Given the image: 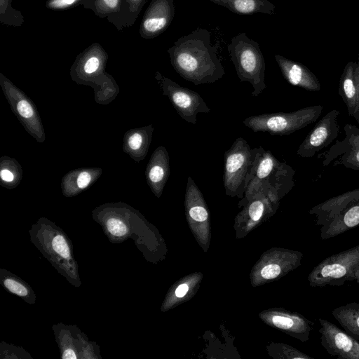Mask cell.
Segmentation results:
<instances>
[{
  "mask_svg": "<svg viewBox=\"0 0 359 359\" xmlns=\"http://www.w3.org/2000/svg\"><path fill=\"white\" fill-rule=\"evenodd\" d=\"M167 51L175 72L194 85L215 83L225 74L217 46L206 29L198 27L181 36Z\"/></svg>",
  "mask_w": 359,
  "mask_h": 359,
  "instance_id": "obj_1",
  "label": "cell"
},
{
  "mask_svg": "<svg viewBox=\"0 0 359 359\" xmlns=\"http://www.w3.org/2000/svg\"><path fill=\"white\" fill-rule=\"evenodd\" d=\"M345 137L335 144L320 156H324L323 165H327L336 157L339 158L334 165H342L347 168L359 170V128L350 123L344 127Z\"/></svg>",
  "mask_w": 359,
  "mask_h": 359,
  "instance_id": "obj_12",
  "label": "cell"
},
{
  "mask_svg": "<svg viewBox=\"0 0 359 359\" xmlns=\"http://www.w3.org/2000/svg\"><path fill=\"white\" fill-rule=\"evenodd\" d=\"M62 359L100 358V348L90 341L76 325L59 323L53 326Z\"/></svg>",
  "mask_w": 359,
  "mask_h": 359,
  "instance_id": "obj_9",
  "label": "cell"
},
{
  "mask_svg": "<svg viewBox=\"0 0 359 359\" xmlns=\"http://www.w3.org/2000/svg\"><path fill=\"white\" fill-rule=\"evenodd\" d=\"M252 164L245 181V196L250 198L265 189L287 194L294 185V170L262 147L252 149Z\"/></svg>",
  "mask_w": 359,
  "mask_h": 359,
  "instance_id": "obj_3",
  "label": "cell"
},
{
  "mask_svg": "<svg viewBox=\"0 0 359 359\" xmlns=\"http://www.w3.org/2000/svg\"><path fill=\"white\" fill-rule=\"evenodd\" d=\"M0 22L14 27L23 24V15L20 11L13 8L12 0H0Z\"/></svg>",
  "mask_w": 359,
  "mask_h": 359,
  "instance_id": "obj_24",
  "label": "cell"
},
{
  "mask_svg": "<svg viewBox=\"0 0 359 359\" xmlns=\"http://www.w3.org/2000/svg\"><path fill=\"white\" fill-rule=\"evenodd\" d=\"M30 240L51 265L75 287L81 285L72 243L60 227L39 220L29 231Z\"/></svg>",
  "mask_w": 359,
  "mask_h": 359,
  "instance_id": "obj_2",
  "label": "cell"
},
{
  "mask_svg": "<svg viewBox=\"0 0 359 359\" xmlns=\"http://www.w3.org/2000/svg\"><path fill=\"white\" fill-rule=\"evenodd\" d=\"M189 287L187 284H182L175 290V294L177 297H184L188 292Z\"/></svg>",
  "mask_w": 359,
  "mask_h": 359,
  "instance_id": "obj_31",
  "label": "cell"
},
{
  "mask_svg": "<svg viewBox=\"0 0 359 359\" xmlns=\"http://www.w3.org/2000/svg\"><path fill=\"white\" fill-rule=\"evenodd\" d=\"M339 111L332 109L315 125L299 145L297 154L302 158H311L327 147L339 134L337 116Z\"/></svg>",
  "mask_w": 359,
  "mask_h": 359,
  "instance_id": "obj_11",
  "label": "cell"
},
{
  "mask_svg": "<svg viewBox=\"0 0 359 359\" xmlns=\"http://www.w3.org/2000/svg\"><path fill=\"white\" fill-rule=\"evenodd\" d=\"M359 225V200L320 226V238L327 240L339 236Z\"/></svg>",
  "mask_w": 359,
  "mask_h": 359,
  "instance_id": "obj_17",
  "label": "cell"
},
{
  "mask_svg": "<svg viewBox=\"0 0 359 359\" xmlns=\"http://www.w3.org/2000/svg\"><path fill=\"white\" fill-rule=\"evenodd\" d=\"M122 0H83L80 5L104 18L117 12Z\"/></svg>",
  "mask_w": 359,
  "mask_h": 359,
  "instance_id": "obj_23",
  "label": "cell"
},
{
  "mask_svg": "<svg viewBox=\"0 0 359 359\" xmlns=\"http://www.w3.org/2000/svg\"><path fill=\"white\" fill-rule=\"evenodd\" d=\"M275 59L283 76L291 85L311 92L321 89L316 75L305 65L280 55H275Z\"/></svg>",
  "mask_w": 359,
  "mask_h": 359,
  "instance_id": "obj_15",
  "label": "cell"
},
{
  "mask_svg": "<svg viewBox=\"0 0 359 359\" xmlns=\"http://www.w3.org/2000/svg\"><path fill=\"white\" fill-rule=\"evenodd\" d=\"M174 15L173 0H152L141 21L140 36L146 39L159 36L170 25Z\"/></svg>",
  "mask_w": 359,
  "mask_h": 359,
  "instance_id": "obj_13",
  "label": "cell"
},
{
  "mask_svg": "<svg viewBox=\"0 0 359 359\" xmlns=\"http://www.w3.org/2000/svg\"><path fill=\"white\" fill-rule=\"evenodd\" d=\"M17 109L19 114L24 118H29L33 115V109L26 100H21L18 103Z\"/></svg>",
  "mask_w": 359,
  "mask_h": 359,
  "instance_id": "obj_28",
  "label": "cell"
},
{
  "mask_svg": "<svg viewBox=\"0 0 359 359\" xmlns=\"http://www.w3.org/2000/svg\"><path fill=\"white\" fill-rule=\"evenodd\" d=\"M142 143V136L138 133H135L128 140V144L130 147L133 150L139 149Z\"/></svg>",
  "mask_w": 359,
  "mask_h": 359,
  "instance_id": "obj_29",
  "label": "cell"
},
{
  "mask_svg": "<svg viewBox=\"0 0 359 359\" xmlns=\"http://www.w3.org/2000/svg\"><path fill=\"white\" fill-rule=\"evenodd\" d=\"M323 106L314 105L288 113H271L246 118L243 123L253 132H267L271 135H287L315 122Z\"/></svg>",
  "mask_w": 359,
  "mask_h": 359,
  "instance_id": "obj_5",
  "label": "cell"
},
{
  "mask_svg": "<svg viewBox=\"0 0 359 359\" xmlns=\"http://www.w3.org/2000/svg\"><path fill=\"white\" fill-rule=\"evenodd\" d=\"M359 200V188L332 197L309 212L316 216V225L323 226L352 203Z\"/></svg>",
  "mask_w": 359,
  "mask_h": 359,
  "instance_id": "obj_16",
  "label": "cell"
},
{
  "mask_svg": "<svg viewBox=\"0 0 359 359\" xmlns=\"http://www.w3.org/2000/svg\"><path fill=\"white\" fill-rule=\"evenodd\" d=\"M358 63L359 65V53H358Z\"/></svg>",
  "mask_w": 359,
  "mask_h": 359,
  "instance_id": "obj_34",
  "label": "cell"
},
{
  "mask_svg": "<svg viewBox=\"0 0 359 359\" xmlns=\"http://www.w3.org/2000/svg\"><path fill=\"white\" fill-rule=\"evenodd\" d=\"M12 353L11 358H32L29 353L26 352L22 348L14 346L12 344L1 342V358H6Z\"/></svg>",
  "mask_w": 359,
  "mask_h": 359,
  "instance_id": "obj_25",
  "label": "cell"
},
{
  "mask_svg": "<svg viewBox=\"0 0 359 359\" xmlns=\"http://www.w3.org/2000/svg\"><path fill=\"white\" fill-rule=\"evenodd\" d=\"M359 269V245L334 254L318 263L308 276L312 287L341 286L346 281H355Z\"/></svg>",
  "mask_w": 359,
  "mask_h": 359,
  "instance_id": "obj_6",
  "label": "cell"
},
{
  "mask_svg": "<svg viewBox=\"0 0 359 359\" xmlns=\"http://www.w3.org/2000/svg\"><path fill=\"white\" fill-rule=\"evenodd\" d=\"M83 0H47L46 7L51 10H63L80 5Z\"/></svg>",
  "mask_w": 359,
  "mask_h": 359,
  "instance_id": "obj_26",
  "label": "cell"
},
{
  "mask_svg": "<svg viewBox=\"0 0 359 359\" xmlns=\"http://www.w3.org/2000/svg\"><path fill=\"white\" fill-rule=\"evenodd\" d=\"M0 282L10 293L17 295L30 304L35 303L36 294L33 290L19 277L6 269H1Z\"/></svg>",
  "mask_w": 359,
  "mask_h": 359,
  "instance_id": "obj_21",
  "label": "cell"
},
{
  "mask_svg": "<svg viewBox=\"0 0 359 359\" xmlns=\"http://www.w3.org/2000/svg\"><path fill=\"white\" fill-rule=\"evenodd\" d=\"M147 0H122L118 11L109 17L107 20L118 30L134 24Z\"/></svg>",
  "mask_w": 359,
  "mask_h": 359,
  "instance_id": "obj_19",
  "label": "cell"
},
{
  "mask_svg": "<svg viewBox=\"0 0 359 359\" xmlns=\"http://www.w3.org/2000/svg\"><path fill=\"white\" fill-rule=\"evenodd\" d=\"M90 175L88 172H81L77 178V185L79 188L86 187L90 182Z\"/></svg>",
  "mask_w": 359,
  "mask_h": 359,
  "instance_id": "obj_30",
  "label": "cell"
},
{
  "mask_svg": "<svg viewBox=\"0 0 359 359\" xmlns=\"http://www.w3.org/2000/svg\"><path fill=\"white\" fill-rule=\"evenodd\" d=\"M252 149L243 137H238L224 156L223 184L226 194L241 196L251 166Z\"/></svg>",
  "mask_w": 359,
  "mask_h": 359,
  "instance_id": "obj_7",
  "label": "cell"
},
{
  "mask_svg": "<svg viewBox=\"0 0 359 359\" xmlns=\"http://www.w3.org/2000/svg\"><path fill=\"white\" fill-rule=\"evenodd\" d=\"M239 15L264 13L273 15L275 6L269 0H208Z\"/></svg>",
  "mask_w": 359,
  "mask_h": 359,
  "instance_id": "obj_18",
  "label": "cell"
},
{
  "mask_svg": "<svg viewBox=\"0 0 359 359\" xmlns=\"http://www.w3.org/2000/svg\"><path fill=\"white\" fill-rule=\"evenodd\" d=\"M163 93L166 95L180 116L188 123L196 124L199 113H208L210 109L196 92L183 87L175 81L156 74Z\"/></svg>",
  "mask_w": 359,
  "mask_h": 359,
  "instance_id": "obj_8",
  "label": "cell"
},
{
  "mask_svg": "<svg viewBox=\"0 0 359 359\" xmlns=\"http://www.w3.org/2000/svg\"><path fill=\"white\" fill-rule=\"evenodd\" d=\"M320 344L332 356L339 359H359V341L330 321L318 318Z\"/></svg>",
  "mask_w": 359,
  "mask_h": 359,
  "instance_id": "obj_10",
  "label": "cell"
},
{
  "mask_svg": "<svg viewBox=\"0 0 359 359\" xmlns=\"http://www.w3.org/2000/svg\"><path fill=\"white\" fill-rule=\"evenodd\" d=\"M156 161L149 170L148 177L150 182L156 187V190L161 191L170 174L168 154L164 147H161L156 153Z\"/></svg>",
  "mask_w": 359,
  "mask_h": 359,
  "instance_id": "obj_22",
  "label": "cell"
},
{
  "mask_svg": "<svg viewBox=\"0 0 359 359\" xmlns=\"http://www.w3.org/2000/svg\"><path fill=\"white\" fill-rule=\"evenodd\" d=\"M332 315L348 334L359 341V303L350 302L337 307Z\"/></svg>",
  "mask_w": 359,
  "mask_h": 359,
  "instance_id": "obj_20",
  "label": "cell"
},
{
  "mask_svg": "<svg viewBox=\"0 0 359 359\" xmlns=\"http://www.w3.org/2000/svg\"><path fill=\"white\" fill-rule=\"evenodd\" d=\"M339 95L346 104L348 114L359 123V65L348 62L341 75Z\"/></svg>",
  "mask_w": 359,
  "mask_h": 359,
  "instance_id": "obj_14",
  "label": "cell"
},
{
  "mask_svg": "<svg viewBox=\"0 0 359 359\" xmlns=\"http://www.w3.org/2000/svg\"><path fill=\"white\" fill-rule=\"evenodd\" d=\"M1 178L4 181L11 182L13 180V175L8 170H2L1 171Z\"/></svg>",
  "mask_w": 359,
  "mask_h": 359,
  "instance_id": "obj_32",
  "label": "cell"
},
{
  "mask_svg": "<svg viewBox=\"0 0 359 359\" xmlns=\"http://www.w3.org/2000/svg\"><path fill=\"white\" fill-rule=\"evenodd\" d=\"M355 281L359 285V269L355 273Z\"/></svg>",
  "mask_w": 359,
  "mask_h": 359,
  "instance_id": "obj_33",
  "label": "cell"
},
{
  "mask_svg": "<svg viewBox=\"0 0 359 359\" xmlns=\"http://www.w3.org/2000/svg\"><path fill=\"white\" fill-rule=\"evenodd\" d=\"M281 272V268L278 264H273L266 266L262 270L261 274L266 279L276 278Z\"/></svg>",
  "mask_w": 359,
  "mask_h": 359,
  "instance_id": "obj_27",
  "label": "cell"
},
{
  "mask_svg": "<svg viewBox=\"0 0 359 359\" xmlns=\"http://www.w3.org/2000/svg\"><path fill=\"white\" fill-rule=\"evenodd\" d=\"M227 50L239 80L249 82L252 95L258 96L266 88V63L259 43L246 33H239L231 39Z\"/></svg>",
  "mask_w": 359,
  "mask_h": 359,
  "instance_id": "obj_4",
  "label": "cell"
}]
</instances>
